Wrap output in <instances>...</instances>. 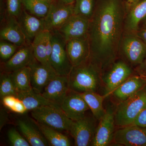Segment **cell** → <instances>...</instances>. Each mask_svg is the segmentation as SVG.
Returning a JSON list of instances; mask_svg holds the SVG:
<instances>
[{
    "mask_svg": "<svg viewBox=\"0 0 146 146\" xmlns=\"http://www.w3.org/2000/svg\"><path fill=\"white\" fill-rule=\"evenodd\" d=\"M17 19L28 44H31L36 35L45 30L44 18L33 16L24 8Z\"/></svg>",
    "mask_w": 146,
    "mask_h": 146,
    "instance_id": "obj_18",
    "label": "cell"
},
{
    "mask_svg": "<svg viewBox=\"0 0 146 146\" xmlns=\"http://www.w3.org/2000/svg\"><path fill=\"white\" fill-rule=\"evenodd\" d=\"M8 114L4 108L0 110V131L1 130L3 127L8 122Z\"/></svg>",
    "mask_w": 146,
    "mask_h": 146,
    "instance_id": "obj_37",
    "label": "cell"
},
{
    "mask_svg": "<svg viewBox=\"0 0 146 146\" xmlns=\"http://www.w3.org/2000/svg\"><path fill=\"white\" fill-rule=\"evenodd\" d=\"M41 132L46 139L49 145L52 146H70L71 141L68 136L61 131L37 123Z\"/></svg>",
    "mask_w": 146,
    "mask_h": 146,
    "instance_id": "obj_26",
    "label": "cell"
},
{
    "mask_svg": "<svg viewBox=\"0 0 146 146\" xmlns=\"http://www.w3.org/2000/svg\"><path fill=\"white\" fill-rule=\"evenodd\" d=\"M136 74L146 78V57L140 65L134 69Z\"/></svg>",
    "mask_w": 146,
    "mask_h": 146,
    "instance_id": "obj_38",
    "label": "cell"
},
{
    "mask_svg": "<svg viewBox=\"0 0 146 146\" xmlns=\"http://www.w3.org/2000/svg\"><path fill=\"white\" fill-rule=\"evenodd\" d=\"M127 12L141 0H124Z\"/></svg>",
    "mask_w": 146,
    "mask_h": 146,
    "instance_id": "obj_39",
    "label": "cell"
},
{
    "mask_svg": "<svg viewBox=\"0 0 146 146\" xmlns=\"http://www.w3.org/2000/svg\"><path fill=\"white\" fill-rule=\"evenodd\" d=\"M113 142L126 146H146V127L131 125L115 131Z\"/></svg>",
    "mask_w": 146,
    "mask_h": 146,
    "instance_id": "obj_11",
    "label": "cell"
},
{
    "mask_svg": "<svg viewBox=\"0 0 146 146\" xmlns=\"http://www.w3.org/2000/svg\"><path fill=\"white\" fill-rule=\"evenodd\" d=\"M97 120L93 115H86L72 121L69 132L74 140L75 146H91L98 126Z\"/></svg>",
    "mask_w": 146,
    "mask_h": 146,
    "instance_id": "obj_8",
    "label": "cell"
},
{
    "mask_svg": "<svg viewBox=\"0 0 146 146\" xmlns=\"http://www.w3.org/2000/svg\"><path fill=\"white\" fill-rule=\"evenodd\" d=\"M66 50L73 67L85 63L89 60L90 56L88 36L67 41Z\"/></svg>",
    "mask_w": 146,
    "mask_h": 146,
    "instance_id": "obj_16",
    "label": "cell"
},
{
    "mask_svg": "<svg viewBox=\"0 0 146 146\" xmlns=\"http://www.w3.org/2000/svg\"><path fill=\"white\" fill-rule=\"evenodd\" d=\"M5 21L0 31L1 39L10 42L19 47L28 44L17 18L6 16Z\"/></svg>",
    "mask_w": 146,
    "mask_h": 146,
    "instance_id": "obj_20",
    "label": "cell"
},
{
    "mask_svg": "<svg viewBox=\"0 0 146 146\" xmlns=\"http://www.w3.org/2000/svg\"><path fill=\"white\" fill-rule=\"evenodd\" d=\"M59 1L67 4H74L76 0H59Z\"/></svg>",
    "mask_w": 146,
    "mask_h": 146,
    "instance_id": "obj_41",
    "label": "cell"
},
{
    "mask_svg": "<svg viewBox=\"0 0 146 146\" xmlns=\"http://www.w3.org/2000/svg\"><path fill=\"white\" fill-rule=\"evenodd\" d=\"M143 21V27L141 28L146 29V17Z\"/></svg>",
    "mask_w": 146,
    "mask_h": 146,
    "instance_id": "obj_42",
    "label": "cell"
},
{
    "mask_svg": "<svg viewBox=\"0 0 146 146\" xmlns=\"http://www.w3.org/2000/svg\"><path fill=\"white\" fill-rule=\"evenodd\" d=\"M132 125L146 127V106L140 112Z\"/></svg>",
    "mask_w": 146,
    "mask_h": 146,
    "instance_id": "obj_35",
    "label": "cell"
},
{
    "mask_svg": "<svg viewBox=\"0 0 146 146\" xmlns=\"http://www.w3.org/2000/svg\"><path fill=\"white\" fill-rule=\"evenodd\" d=\"M80 94L88 105L92 115L99 121L105 113L103 102L106 97L104 95L102 96L94 91H88Z\"/></svg>",
    "mask_w": 146,
    "mask_h": 146,
    "instance_id": "obj_24",
    "label": "cell"
},
{
    "mask_svg": "<svg viewBox=\"0 0 146 146\" xmlns=\"http://www.w3.org/2000/svg\"><path fill=\"white\" fill-rule=\"evenodd\" d=\"M18 92L14 85L11 72H2L0 76V97L8 96H17Z\"/></svg>",
    "mask_w": 146,
    "mask_h": 146,
    "instance_id": "obj_29",
    "label": "cell"
},
{
    "mask_svg": "<svg viewBox=\"0 0 146 146\" xmlns=\"http://www.w3.org/2000/svg\"><path fill=\"white\" fill-rule=\"evenodd\" d=\"M74 4H67L59 0L51 3L44 19L45 30L51 33L58 31L69 18L74 14Z\"/></svg>",
    "mask_w": 146,
    "mask_h": 146,
    "instance_id": "obj_9",
    "label": "cell"
},
{
    "mask_svg": "<svg viewBox=\"0 0 146 146\" xmlns=\"http://www.w3.org/2000/svg\"><path fill=\"white\" fill-rule=\"evenodd\" d=\"M115 110L111 106L106 109L104 115L99 120L91 146H107L112 143L115 130Z\"/></svg>",
    "mask_w": 146,
    "mask_h": 146,
    "instance_id": "obj_10",
    "label": "cell"
},
{
    "mask_svg": "<svg viewBox=\"0 0 146 146\" xmlns=\"http://www.w3.org/2000/svg\"><path fill=\"white\" fill-rule=\"evenodd\" d=\"M36 122L60 131L69 132L72 120L66 116L59 106L47 105L31 111Z\"/></svg>",
    "mask_w": 146,
    "mask_h": 146,
    "instance_id": "obj_5",
    "label": "cell"
},
{
    "mask_svg": "<svg viewBox=\"0 0 146 146\" xmlns=\"http://www.w3.org/2000/svg\"><path fill=\"white\" fill-rule=\"evenodd\" d=\"M1 99L4 107L12 111L18 100V98L16 96H8L3 97Z\"/></svg>",
    "mask_w": 146,
    "mask_h": 146,
    "instance_id": "obj_34",
    "label": "cell"
},
{
    "mask_svg": "<svg viewBox=\"0 0 146 146\" xmlns=\"http://www.w3.org/2000/svg\"><path fill=\"white\" fill-rule=\"evenodd\" d=\"M23 9L22 0H6V16L18 18Z\"/></svg>",
    "mask_w": 146,
    "mask_h": 146,
    "instance_id": "obj_32",
    "label": "cell"
},
{
    "mask_svg": "<svg viewBox=\"0 0 146 146\" xmlns=\"http://www.w3.org/2000/svg\"><path fill=\"white\" fill-rule=\"evenodd\" d=\"M119 56L135 69L146 58V44L135 33L124 31L120 43Z\"/></svg>",
    "mask_w": 146,
    "mask_h": 146,
    "instance_id": "obj_4",
    "label": "cell"
},
{
    "mask_svg": "<svg viewBox=\"0 0 146 146\" xmlns=\"http://www.w3.org/2000/svg\"><path fill=\"white\" fill-rule=\"evenodd\" d=\"M146 17V0H141L129 10L125 20L124 31L136 33Z\"/></svg>",
    "mask_w": 146,
    "mask_h": 146,
    "instance_id": "obj_22",
    "label": "cell"
},
{
    "mask_svg": "<svg viewBox=\"0 0 146 146\" xmlns=\"http://www.w3.org/2000/svg\"><path fill=\"white\" fill-rule=\"evenodd\" d=\"M68 78L70 89L79 93L97 92L102 84L101 72L90 60L73 66Z\"/></svg>",
    "mask_w": 146,
    "mask_h": 146,
    "instance_id": "obj_2",
    "label": "cell"
},
{
    "mask_svg": "<svg viewBox=\"0 0 146 146\" xmlns=\"http://www.w3.org/2000/svg\"><path fill=\"white\" fill-rule=\"evenodd\" d=\"M35 59L32 43H28L19 47L10 59L2 62V72H12L21 68L28 67Z\"/></svg>",
    "mask_w": 146,
    "mask_h": 146,
    "instance_id": "obj_15",
    "label": "cell"
},
{
    "mask_svg": "<svg viewBox=\"0 0 146 146\" xmlns=\"http://www.w3.org/2000/svg\"><path fill=\"white\" fill-rule=\"evenodd\" d=\"M7 136L9 141L12 146H31L28 141L16 130V129L11 128L8 131Z\"/></svg>",
    "mask_w": 146,
    "mask_h": 146,
    "instance_id": "obj_33",
    "label": "cell"
},
{
    "mask_svg": "<svg viewBox=\"0 0 146 146\" xmlns=\"http://www.w3.org/2000/svg\"><path fill=\"white\" fill-rule=\"evenodd\" d=\"M42 1H45L51 3L54 0H42Z\"/></svg>",
    "mask_w": 146,
    "mask_h": 146,
    "instance_id": "obj_43",
    "label": "cell"
},
{
    "mask_svg": "<svg viewBox=\"0 0 146 146\" xmlns=\"http://www.w3.org/2000/svg\"><path fill=\"white\" fill-rule=\"evenodd\" d=\"M16 97L23 103L28 111H32L47 105L56 104L48 100L42 94L37 93L33 90L18 93Z\"/></svg>",
    "mask_w": 146,
    "mask_h": 146,
    "instance_id": "obj_25",
    "label": "cell"
},
{
    "mask_svg": "<svg viewBox=\"0 0 146 146\" xmlns=\"http://www.w3.org/2000/svg\"><path fill=\"white\" fill-rule=\"evenodd\" d=\"M23 7L28 13L38 18L47 16L51 3L42 0H22Z\"/></svg>",
    "mask_w": 146,
    "mask_h": 146,
    "instance_id": "obj_28",
    "label": "cell"
},
{
    "mask_svg": "<svg viewBox=\"0 0 146 146\" xmlns=\"http://www.w3.org/2000/svg\"><path fill=\"white\" fill-rule=\"evenodd\" d=\"M135 33L143 40L146 44V29H139L138 31Z\"/></svg>",
    "mask_w": 146,
    "mask_h": 146,
    "instance_id": "obj_40",
    "label": "cell"
},
{
    "mask_svg": "<svg viewBox=\"0 0 146 146\" xmlns=\"http://www.w3.org/2000/svg\"><path fill=\"white\" fill-rule=\"evenodd\" d=\"M90 20L80 15L73 14L58 32L66 42L71 39L88 36Z\"/></svg>",
    "mask_w": 146,
    "mask_h": 146,
    "instance_id": "obj_14",
    "label": "cell"
},
{
    "mask_svg": "<svg viewBox=\"0 0 146 146\" xmlns=\"http://www.w3.org/2000/svg\"><path fill=\"white\" fill-rule=\"evenodd\" d=\"M70 90L68 76H56L45 87L42 95L59 106Z\"/></svg>",
    "mask_w": 146,
    "mask_h": 146,
    "instance_id": "obj_19",
    "label": "cell"
},
{
    "mask_svg": "<svg viewBox=\"0 0 146 146\" xmlns=\"http://www.w3.org/2000/svg\"><path fill=\"white\" fill-rule=\"evenodd\" d=\"M29 67L32 88L37 93L42 94L48 84L57 76L50 65L42 64L36 59Z\"/></svg>",
    "mask_w": 146,
    "mask_h": 146,
    "instance_id": "obj_13",
    "label": "cell"
},
{
    "mask_svg": "<svg viewBox=\"0 0 146 146\" xmlns=\"http://www.w3.org/2000/svg\"><path fill=\"white\" fill-rule=\"evenodd\" d=\"M52 33L50 65L58 76H68L73 66L66 50V42L59 32Z\"/></svg>",
    "mask_w": 146,
    "mask_h": 146,
    "instance_id": "obj_7",
    "label": "cell"
},
{
    "mask_svg": "<svg viewBox=\"0 0 146 146\" xmlns=\"http://www.w3.org/2000/svg\"><path fill=\"white\" fill-rule=\"evenodd\" d=\"M133 68L122 59H117L102 74V84L107 97L134 74Z\"/></svg>",
    "mask_w": 146,
    "mask_h": 146,
    "instance_id": "obj_6",
    "label": "cell"
},
{
    "mask_svg": "<svg viewBox=\"0 0 146 146\" xmlns=\"http://www.w3.org/2000/svg\"><path fill=\"white\" fill-rule=\"evenodd\" d=\"M59 106L66 116L72 121L83 118L90 109L80 93L70 89Z\"/></svg>",
    "mask_w": 146,
    "mask_h": 146,
    "instance_id": "obj_12",
    "label": "cell"
},
{
    "mask_svg": "<svg viewBox=\"0 0 146 146\" xmlns=\"http://www.w3.org/2000/svg\"><path fill=\"white\" fill-rule=\"evenodd\" d=\"M96 3V0H76L74 3V14L90 20L94 14Z\"/></svg>",
    "mask_w": 146,
    "mask_h": 146,
    "instance_id": "obj_30",
    "label": "cell"
},
{
    "mask_svg": "<svg viewBox=\"0 0 146 146\" xmlns=\"http://www.w3.org/2000/svg\"><path fill=\"white\" fill-rule=\"evenodd\" d=\"M17 125L21 133L28 141L31 146L49 145L39 127L37 128L31 123L24 120H18Z\"/></svg>",
    "mask_w": 146,
    "mask_h": 146,
    "instance_id": "obj_23",
    "label": "cell"
},
{
    "mask_svg": "<svg viewBox=\"0 0 146 146\" xmlns=\"http://www.w3.org/2000/svg\"><path fill=\"white\" fill-rule=\"evenodd\" d=\"M146 106V86L127 99L120 102L115 110L116 126L121 127L132 125Z\"/></svg>",
    "mask_w": 146,
    "mask_h": 146,
    "instance_id": "obj_3",
    "label": "cell"
},
{
    "mask_svg": "<svg viewBox=\"0 0 146 146\" xmlns=\"http://www.w3.org/2000/svg\"><path fill=\"white\" fill-rule=\"evenodd\" d=\"M146 86V78L133 74L118 86L112 94L119 102L123 101Z\"/></svg>",
    "mask_w": 146,
    "mask_h": 146,
    "instance_id": "obj_21",
    "label": "cell"
},
{
    "mask_svg": "<svg viewBox=\"0 0 146 146\" xmlns=\"http://www.w3.org/2000/svg\"><path fill=\"white\" fill-rule=\"evenodd\" d=\"M11 73L18 94L33 90L31 82L30 68L29 66L21 68Z\"/></svg>",
    "mask_w": 146,
    "mask_h": 146,
    "instance_id": "obj_27",
    "label": "cell"
},
{
    "mask_svg": "<svg viewBox=\"0 0 146 146\" xmlns=\"http://www.w3.org/2000/svg\"><path fill=\"white\" fill-rule=\"evenodd\" d=\"M12 111L19 114H24L28 112L23 103L18 98L15 106L12 109Z\"/></svg>",
    "mask_w": 146,
    "mask_h": 146,
    "instance_id": "obj_36",
    "label": "cell"
},
{
    "mask_svg": "<svg viewBox=\"0 0 146 146\" xmlns=\"http://www.w3.org/2000/svg\"><path fill=\"white\" fill-rule=\"evenodd\" d=\"M32 44L35 59L42 64L50 65V58L52 50V33L46 30L40 32L33 39Z\"/></svg>",
    "mask_w": 146,
    "mask_h": 146,
    "instance_id": "obj_17",
    "label": "cell"
},
{
    "mask_svg": "<svg viewBox=\"0 0 146 146\" xmlns=\"http://www.w3.org/2000/svg\"><path fill=\"white\" fill-rule=\"evenodd\" d=\"M127 11L124 0H96L89 21V60L102 74L119 58Z\"/></svg>",
    "mask_w": 146,
    "mask_h": 146,
    "instance_id": "obj_1",
    "label": "cell"
},
{
    "mask_svg": "<svg viewBox=\"0 0 146 146\" xmlns=\"http://www.w3.org/2000/svg\"><path fill=\"white\" fill-rule=\"evenodd\" d=\"M19 47L10 42L1 39L0 57L2 62L10 59L16 52Z\"/></svg>",
    "mask_w": 146,
    "mask_h": 146,
    "instance_id": "obj_31",
    "label": "cell"
}]
</instances>
